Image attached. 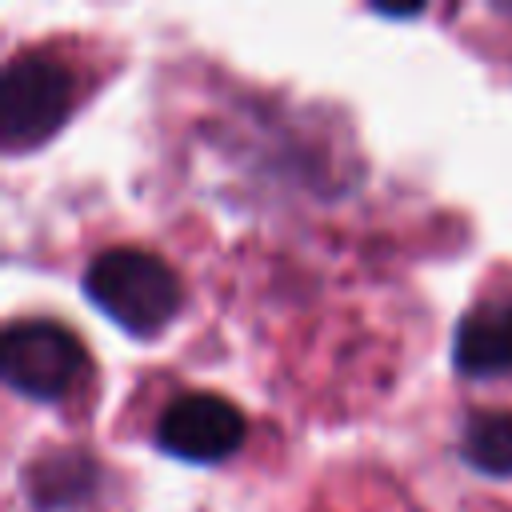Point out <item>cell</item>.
<instances>
[{
	"mask_svg": "<svg viewBox=\"0 0 512 512\" xmlns=\"http://www.w3.org/2000/svg\"><path fill=\"white\" fill-rule=\"evenodd\" d=\"M84 296L124 332L156 336L180 308V280L144 248H108L84 268Z\"/></svg>",
	"mask_w": 512,
	"mask_h": 512,
	"instance_id": "obj_1",
	"label": "cell"
},
{
	"mask_svg": "<svg viewBox=\"0 0 512 512\" xmlns=\"http://www.w3.org/2000/svg\"><path fill=\"white\" fill-rule=\"evenodd\" d=\"M72 112V76L44 52L8 60L0 76V140L8 152L48 140Z\"/></svg>",
	"mask_w": 512,
	"mask_h": 512,
	"instance_id": "obj_2",
	"label": "cell"
},
{
	"mask_svg": "<svg viewBox=\"0 0 512 512\" xmlns=\"http://www.w3.org/2000/svg\"><path fill=\"white\" fill-rule=\"evenodd\" d=\"M84 368V344L56 320H16L0 336V376L32 400L64 396Z\"/></svg>",
	"mask_w": 512,
	"mask_h": 512,
	"instance_id": "obj_3",
	"label": "cell"
},
{
	"mask_svg": "<svg viewBox=\"0 0 512 512\" xmlns=\"http://www.w3.org/2000/svg\"><path fill=\"white\" fill-rule=\"evenodd\" d=\"M244 416L232 400L212 392H188L176 396L156 424L160 452L192 464H220L244 444Z\"/></svg>",
	"mask_w": 512,
	"mask_h": 512,
	"instance_id": "obj_4",
	"label": "cell"
},
{
	"mask_svg": "<svg viewBox=\"0 0 512 512\" xmlns=\"http://www.w3.org/2000/svg\"><path fill=\"white\" fill-rule=\"evenodd\" d=\"M452 360L464 376H508L512 372V300H488L460 316L452 336Z\"/></svg>",
	"mask_w": 512,
	"mask_h": 512,
	"instance_id": "obj_5",
	"label": "cell"
},
{
	"mask_svg": "<svg viewBox=\"0 0 512 512\" xmlns=\"http://www.w3.org/2000/svg\"><path fill=\"white\" fill-rule=\"evenodd\" d=\"M460 456L484 476H512V412H476L464 424Z\"/></svg>",
	"mask_w": 512,
	"mask_h": 512,
	"instance_id": "obj_6",
	"label": "cell"
},
{
	"mask_svg": "<svg viewBox=\"0 0 512 512\" xmlns=\"http://www.w3.org/2000/svg\"><path fill=\"white\" fill-rule=\"evenodd\" d=\"M92 460L80 456V452H56V456H44L36 468H28V496L40 504V508H60V504H72L80 500L88 488H92Z\"/></svg>",
	"mask_w": 512,
	"mask_h": 512,
	"instance_id": "obj_7",
	"label": "cell"
}]
</instances>
